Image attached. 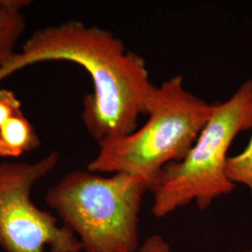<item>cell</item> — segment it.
I'll return each instance as SVG.
<instances>
[{
    "instance_id": "6da1fadb",
    "label": "cell",
    "mask_w": 252,
    "mask_h": 252,
    "mask_svg": "<svg viewBox=\"0 0 252 252\" xmlns=\"http://www.w3.org/2000/svg\"><path fill=\"white\" fill-rule=\"evenodd\" d=\"M48 61L72 62L90 75L94 92L83 99L81 119L97 142L134 132L139 117L148 114L156 85L150 80L146 61L127 51L108 30L76 20L40 28L0 68V81L28 65Z\"/></svg>"
},
{
    "instance_id": "7a4b0ae2",
    "label": "cell",
    "mask_w": 252,
    "mask_h": 252,
    "mask_svg": "<svg viewBox=\"0 0 252 252\" xmlns=\"http://www.w3.org/2000/svg\"><path fill=\"white\" fill-rule=\"evenodd\" d=\"M213 104L184 87L181 75L156 86L144 126L127 135L109 136L88 164L93 173H126L146 180L150 190L162 168L180 162L211 116Z\"/></svg>"
},
{
    "instance_id": "3957f363",
    "label": "cell",
    "mask_w": 252,
    "mask_h": 252,
    "mask_svg": "<svg viewBox=\"0 0 252 252\" xmlns=\"http://www.w3.org/2000/svg\"><path fill=\"white\" fill-rule=\"evenodd\" d=\"M150 186L126 173L102 177L76 170L47 191L46 202L86 252H135L139 212Z\"/></svg>"
},
{
    "instance_id": "277c9868",
    "label": "cell",
    "mask_w": 252,
    "mask_h": 252,
    "mask_svg": "<svg viewBox=\"0 0 252 252\" xmlns=\"http://www.w3.org/2000/svg\"><path fill=\"white\" fill-rule=\"evenodd\" d=\"M252 129V79L225 102L213 104L212 113L195 143L180 162L166 164L151 191L153 215L166 216L196 202L201 210L214 199L230 193L235 184L225 173L227 153L239 133Z\"/></svg>"
},
{
    "instance_id": "5b68a950",
    "label": "cell",
    "mask_w": 252,
    "mask_h": 252,
    "mask_svg": "<svg viewBox=\"0 0 252 252\" xmlns=\"http://www.w3.org/2000/svg\"><path fill=\"white\" fill-rule=\"evenodd\" d=\"M59 153L40 161L0 163V245L6 252H80L81 241L51 213L35 206L31 190L55 167Z\"/></svg>"
},
{
    "instance_id": "8992f818",
    "label": "cell",
    "mask_w": 252,
    "mask_h": 252,
    "mask_svg": "<svg viewBox=\"0 0 252 252\" xmlns=\"http://www.w3.org/2000/svg\"><path fill=\"white\" fill-rule=\"evenodd\" d=\"M27 0H0V68L16 54L15 47L26 29L23 9Z\"/></svg>"
},
{
    "instance_id": "52a82bcc",
    "label": "cell",
    "mask_w": 252,
    "mask_h": 252,
    "mask_svg": "<svg viewBox=\"0 0 252 252\" xmlns=\"http://www.w3.org/2000/svg\"><path fill=\"white\" fill-rule=\"evenodd\" d=\"M39 145L35 129L23 112L9 118L0 127V157L17 158Z\"/></svg>"
},
{
    "instance_id": "ba28073f",
    "label": "cell",
    "mask_w": 252,
    "mask_h": 252,
    "mask_svg": "<svg viewBox=\"0 0 252 252\" xmlns=\"http://www.w3.org/2000/svg\"><path fill=\"white\" fill-rule=\"evenodd\" d=\"M225 173L232 183H242L248 186L252 196V135L250 143L242 153L228 157Z\"/></svg>"
},
{
    "instance_id": "9c48e42d",
    "label": "cell",
    "mask_w": 252,
    "mask_h": 252,
    "mask_svg": "<svg viewBox=\"0 0 252 252\" xmlns=\"http://www.w3.org/2000/svg\"><path fill=\"white\" fill-rule=\"evenodd\" d=\"M22 104L16 94L7 89H0V127L9 118L23 112Z\"/></svg>"
},
{
    "instance_id": "30bf717a",
    "label": "cell",
    "mask_w": 252,
    "mask_h": 252,
    "mask_svg": "<svg viewBox=\"0 0 252 252\" xmlns=\"http://www.w3.org/2000/svg\"><path fill=\"white\" fill-rule=\"evenodd\" d=\"M140 252H170V248L162 236L153 235L145 241Z\"/></svg>"
},
{
    "instance_id": "8fae6325",
    "label": "cell",
    "mask_w": 252,
    "mask_h": 252,
    "mask_svg": "<svg viewBox=\"0 0 252 252\" xmlns=\"http://www.w3.org/2000/svg\"></svg>"
}]
</instances>
